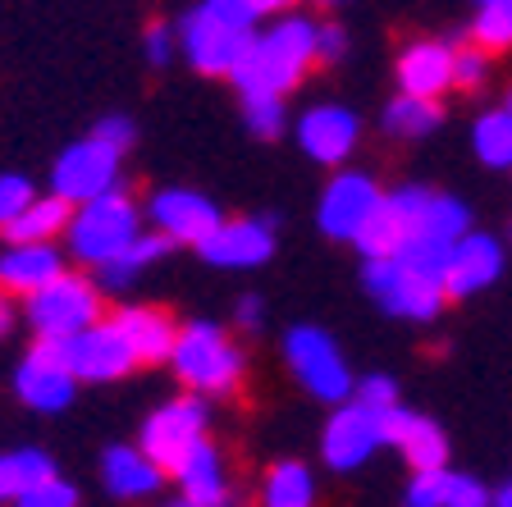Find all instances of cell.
Masks as SVG:
<instances>
[{"label":"cell","mask_w":512,"mask_h":507,"mask_svg":"<svg viewBox=\"0 0 512 507\" xmlns=\"http://www.w3.org/2000/svg\"><path fill=\"white\" fill-rule=\"evenodd\" d=\"M55 476V466L46 453L37 448H14V453H0V498H23L28 489H37L42 480Z\"/></svg>","instance_id":"29"},{"label":"cell","mask_w":512,"mask_h":507,"mask_svg":"<svg viewBox=\"0 0 512 507\" xmlns=\"http://www.w3.org/2000/svg\"><path fill=\"white\" fill-rule=\"evenodd\" d=\"M206 10H215L220 19L238 23V28H256V19H261V0H206Z\"/></svg>","instance_id":"38"},{"label":"cell","mask_w":512,"mask_h":507,"mask_svg":"<svg viewBox=\"0 0 512 507\" xmlns=\"http://www.w3.org/2000/svg\"><path fill=\"white\" fill-rule=\"evenodd\" d=\"M60 348L64 366L74 370L78 380H92V384H106V380H119L128 370L138 366L128 338L119 334V325H87L69 338H51Z\"/></svg>","instance_id":"9"},{"label":"cell","mask_w":512,"mask_h":507,"mask_svg":"<svg viewBox=\"0 0 512 507\" xmlns=\"http://www.w3.org/2000/svg\"><path fill=\"white\" fill-rule=\"evenodd\" d=\"M343 51H348V32H343L339 23H320L316 28V60L334 64V60H343Z\"/></svg>","instance_id":"39"},{"label":"cell","mask_w":512,"mask_h":507,"mask_svg":"<svg viewBox=\"0 0 512 507\" xmlns=\"http://www.w3.org/2000/svg\"><path fill=\"white\" fill-rule=\"evenodd\" d=\"M19 503H28V507H74V503H78V489L51 476V480H42L37 489H28Z\"/></svg>","instance_id":"36"},{"label":"cell","mask_w":512,"mask_h":507,"mask_svg":"<svg viewBox=\"0 0 512 507\" xmlns=\"http://www.w3.org/2000/svg\"><path fill=\"white\" fill-rule=\"evenodd\" d=\"M243 115H247V128L256 138H275L284 128V96L275 92H247L243 96Z\"/></svg>","instance_id":"33"},{"label":"cell","mask_w":512,"mask_h":507,"mask_svg":"<svg viewBox=\"0 0 512 507\" xmlns=\"http://www.w3.org/2000/svg\"><path fill=\"white\" fill-rule=\"evenodd\" d=\"M288 5H293V0H261V10H266V14L270 10H288Z\"/></svg>","instance_id":"45"},{"label":"cell","mask_w":512,"mask_h":507,"mask_svg":"<svg viewBox=\"0 0 512 507\" xmlns=\"http://www.w3.org/2000/svg\"><path fill=\"white\" fill-rule=\"evenodd\" d=\"M389 448H398L412 471H430V466L448 462V434L430 416L403 412V407L389 412Z\"/></svg>","instance_id":"20"},{"label":"cell","mask_w":512,"mask_h":507,"mask_svg":"<svg viewBox=\"0 0 512 507\" xmlns=\"http://www.w3.org/2000/svg\"><path fill=\"white\" fill-rule=\"evenodd\" d=\"M398 92L439 96L453 92V42H412L398 55Z\"/></svg>","instance_id":"19"},{"label":"cell","mask_w":512,"mask_h":507,"mask_svg":"<svg viewBox=\"0 0 512 507\" xmlns=\"http://www.w3.org/2000/svg\"><path fill=\"white\" fill-rule=\"evenodd\" d=\"M74 384H78V375L64 366L60 348H55L51 338H42L23 357L19 375H14V389H19V398L28 402L32 412H64L74 402Z\"/></svg>","instance_id":"14"},{"label":"cell","mask_w":512,"mask_h":507,"mask_svg":"<svg viewBox=\"0 0 512 507\" xmlns=\"http://www.w3.org/2000/svg\"><path fill=\"white\" fill-rule=\"evenodd\" d=\"M407 507H485L490 494L485 485H476L462 471H448L444 466H430V471H412V485H407Z\"/></svg>","instance_id":"21"},{"label":"cell","mask_w":512,"mask_h":507,"mask_svg":"<svg viewBox=\"0 0 512 507\" xmlns=\"http://www.w3.org/2000/svg\"><path fill=\"white\" fill-rule=\"evenodd\" d=\"M170 361L179 370V380L197 393H224V389H234L238 375H243V352L215 325H206V320L188 325L174 338Z\"/></svg>","instance_id":"6"},{"label":"cell","mask_w":512,"mask_h":507,"mask_svg":"<svg viewBox=\"0 0 512 507\" xmlns=\"http://www.w3.org/2000/svg\"><path fill=\"white\" fill-rule=\"evenodd\" d=\"M471 229L467 201L435 188H398L384 192L375 215L362 224L352 247L362 256H394L412 243H458Z\"/></svg>","instance_id":"1"},{"label":"cell","mask_w":512,"mask_h":507,"mask_svg":"<svg viewBox=\"0 0 512 507\" xmlns=\"http://www.w3.org/2000/svg\"><path fill=\"white\" fill-rule=\"evenodd\" d=\"M238 325L243 329L261 325V302H256V297H243V302H238Z\"/></svg>","instance_id":"42"},{"label":"cell","mask_w":512,"mask_h":507,"mask_svg":"<svg viewBox=\"0 0 512 507\" xmlns=\"http://www.w3.org/2000/svg\"><path fill=\"white\" fill-rule=\"evenodd\" d=\"M380 197L384 192H380V183H375L371 174L348 169V174L330 179L325 197H320V211H316L320 233H325V238H339V243H352V238L362 233V224L375 215Z\"/></svg>","instance_id":"12"},{"label":"cell","mask_w":512,"mask_h":507,"mask_svg":"<svg viewBox=\"0 0 512 507\" xmlns=\"http://www.w3.org/2000/svg\"><path fill=\"white\" fill-rule=\"evenodd\" d=\"M508 110H512V92H508Z\"/></svg>","instance_id":"47"},{"label":"cell","mask_w":512,"mask_h":507,"mask_svg":"<svg viewBox=\"0 0 512 507\" xmlns=\"http://www.w3.org/2000/svg\"><path fill=\"white\" fill-rule=\"evenodd\" d=\"M494 503H499V507H512V485H503L499 494H494Z\"/></svg>","instance_id":"44"},{"label":"cell","mask_w":512,"mask_h":507,"mask_svg":"<svg viewBox=\"0 0 512 507\" xmlns=\"http://www.w3.org/2000/svg\"><path fill=\"white\" fill-rule=\"evenodd\" d=\"M485 78H490V51L476 42L453 46V87H458V92H476Z\"/></svg>","instance_id":"34"},{"label":"cell","mask_w":512,"mask_h":507,"mask_svg":"<svg viewBox=\"0 0 512 507\" xmlns=\"http://www.w3.org/2000/svg\"><path fill=\"white\" fill-rule=\"evenodd\" d=\"M389 412L394 407H366L362 398H343L339 412L330 416L325 434H320V457L330 471H357L366 466L380 448H389Z\"/></svg>","instance_id":"5"},{"label":"cell","mask_w":512,"mask_h":507,"mask_svg":"<svg viewBox=\"0 0 512 507\" xmlns=\"http://www.w3.org/2000/svg\"><path fill=\"white\" fill-rule=\"evenodd\" d=\"M357 133H362V124H357V115H352L348 106H311L307 115L298 119L302 151H307L311 160H320V165L348 160L352 147H357Z\"/></svg>","instance_id":"17"},{"label":"cell","mask_w":512,"mask_h":507,"mask_svg":"<svg viewBox=\"0 0 512 507\" xmlns=\"http://www.w3.org/2000/svg\"><path fill=\"white\" fill-rule=\"evenodd\" d=\"M444 124V106H439V96H416V92H398L389 106H384V133L389 138H426L435 128Z\"/></svg>","instance_id":"27"},{"label":"cell","mask_w":512,"mask_h":507,"mask_svg":"<svg viewBox=\"0 0 512 507\" xmlns=\"http://www.w3.org/2000/svg\"><path fill=\"white\" fill-rule=\"evenodd\" d=\"M10 325H14V307H10V297L0 293V338L10 334Z\"/></svg>","instance_id":"43"},{"label":"cell","mask_w":512,"mask_h":507,"mask_svg":"<svg viewBox=\"0 0 512 507\" xmlns=\"http://www.w3.org/2000/svg\"><path fill=\"white\" fill-rule=\"evenodd\" d=\"M471 42L485 46L490 55L512 51V0H480L471 19Z\"/></svg>","instance_id":"32"},{"label":"cell","mask_w":512,"mask_h":507,"mask_svg":"<svg viewBox=\"0 0 512 507\" xmlns=\"http://www.w3.org/2000/svg\"><path fill=\"white\" fill-rule=\"evenodd\" d=\"M179 42H183V55L192 60V69L202 74H234L238 55L243 46L252 42V28H238V23L220 19L215 10H192L179 28Z\"/></svg>","instance_id":"11"},{"label":"cell","mask_w":512,"mask_h":507,"mask_svg":"<svg viewBox=\"0 0 512 507\" xmlns=\"http://www.w3.org/2000/svg\"><path fill=\"white\" fill-rule=\"evenodd\" d=\"M115 325H119V334L128 338V348H133V357H138V361H147V366L170 361L179 329H174V320L165 316V311L128 307V311H119V316H115Z\"/></svg>","instance_id":"22"},{"label":"cell","mask_w":512,"mask_h":507,"mask_svg":"<svg viewBox=\"0 0 512 507\" xmlns=\"http://www.w3.org/2000/svg\"><path fill=\"white\" fill-rule=\"evenodd\" d=\"M170 51H174V32L165 28V23H151V28H147V60L151 64H165V60H170Z\"/></svg>","instance_id":"41"},{"label":"cell","mask_w":512,"mask_h":507,"mask_svg":"<svg viewBox=\"0 0 512 507\" xmlns=\"http://www.w3.org/2000/svg\"><path fill=\"white\" fill-rule=\"evenodd\" d=\"M362 284L380 302V311H389L398 320H435L448 302L444 275L403 261V256H366Z\"/></svg>","instance_id":"3"},{"label":"cell","mask_w":512,"mask_h":507,"mask_svg":"<svg viewBox=\"0 0 512 507\" xmlns=\"http://www.w3.org/2000/svg\"><path fill=\"white\" fill-rule=\"evenodd\" d=\"M471 147H476V160L490 169H512V110H485L471 128Z\"/></svg>","instance_id":"28"},{"label":"cell","mask_w":512,"mask_h":507,"mask_svg":"<svg viewBox=\"0 0 512 507\" xmlns=\"http://www.w3.org/2000/svg\"><path fill=\"white\" fill-rule=\"evenodd\" d=\"M311 60H316V23L302 19V14H293V19H279L270 32H261V37H252V42L243 46V55H238L234 64V83L238 92H275L284 96L288 87H298L302 74L311 69Z\"/></svg>","instance_id":"2"},{"label":"cell","mask_w":512,"mask_h":507,"mask_svg":"<svg viewBox=\"0 0 512 507\" xmlns=\"http://www.w3.org/2000/svg\"><path fill=\"white\" fill-rule=\"evenodd\" d=\"M270 507H307L316 498V480L302 462H279L266 476V489H261Z\"/></svg>","instance_id":"31"},{"label":"cell","mask_w":512,"mask_h":507,"mask_svg":"<svg viewBox=\"0 0 512 507\" xmlns=\"http://www.w3.org/2000/svg\"><path fill=\"white\" fill-rule=\"evenodd\" d=\"M284 361L316 402H334V407H339L343 398H352V370H348V361H343L339 343H334L325 329H316V325L288 329Z\"/></svg>","instance_id":"7"},{"label":"cell","mask_w":512,"mask_h":507,"mask_svg":"<svg viewBox=\"0 0 512 507\" xmlns=\"http://www.w3.org/2000/svg\"><path fill=\"white\" fill-rule=\"evenodd\" d=\"M96 138L110 142L115 151H128V147H133V124H128V119H119V115H110V119H101V124H96Z\"/></svg>","instance_id":"40"},{"label":"cell","mask_w":512,"mask_h":507,"mask_svg":"<svg viewBox=\"0 0 512 507\" xmlns=\"http://www.w3.org/2000/svg\"><path fill=\"white\" fill-rule=\"evenodd\" d=\"M96 316H101L96 288L78 275H64V270L37 293H28V325L37 329V338H69L96 325Z\"/></svg>","instance_id":"8"},{"label":"cell","mask_w":512,"mask_h":507,"mask_svg":"<svg viewBox=\"0 0 512 507\" xmlns=\"http://www.w3.org/2000/svg\"><path fill=\"white\" fill-rule=\"evenodd\" d=\"M197 247L220 270H256L275 256V229L266 220H220Z\"/></svg>","instance_id":"16"},{"label":"cell","mask_w":512,"mask_h":507,"mask_svg":"<svg viewBox=\"0 0 512 507\" xmlns=\"http://www.w3.org/2000/svg\"><path fill=\"white\" fill-rule=\"evenodd\" d=\"M101 476H106V489L119 498H147L156 494L165 466L147 453V448H110L106 462H101Z\"/></svg>","instance_id":"25"},{"label":"cell","mask_w":512,"mask_h":507,"mask_svg":"<svg viewBox=\"0 0 512 507\" xmlns=\"http://www.w3.org/2000/svg\"><path fill=\"white\" fill-rule=\"evenodd\" d=\"M476 5H480V0H476Z\"/></svg>","instance_id":"48"},{"label":"cell","mask_w":512,"mask_h":507,"mask_svg":"<svg viewBox=\"0 0 512 507\" xmlns=\"http://www.w3.org/2000/svg\"><path fill=\"white\" fill-rule=\"evenodd\" d=\"M69 206H74V201H64L60 192H55V197H32L28 211H19L0 233H5L10 243H51L55 233L69 229Z\"/></svg>","instance_id":"26"},{"label":"cell","mask_w":512,"mask_h":507,"mask_svg":"<svg viewBox=\"0 0 512 507\" xmlns=\"http://www.w3.org/2000/svg\"><path fill=\"white\" fill-rule=\"evenodd\" d=\"M165 252H170V238H165V233H138V238H133V243H128L124 252L115 256V261L96 265V270H101V284H106V288L128 284V279L138 275V270H147V265L160 261Z\"/></svg>","instance_id":"30"},{"label":"cell","mask_w":512,"mask_h":507,"mask_svg":"<svg viewBox=\"0 0 512 507\" xmlns=\"http://www.w3.org/2000/svg\"><path fill=\"white\" fill-rule=\"evenodd\" d=\"M170 476L179 480L183 503H192V507H215V503L229 498V485H224V462H220V453H215L206 439L192 448L179 466H174Z\"/></svg>","instance_id":"24"},{"label":"cell","mask_w":512,"mask_h":507,"mask_svg":"<svg viewBox=\"0 0 512 507\" xmlns=\"http://www.w3.org/2000/svg\"><path fill=\"white\" fill-rule=\"evenodd\" d=\"M503 265H508V256H503L499 238H490V233H480V229H467L458 243H453V252H448V270H444L448 297L485 293V288L503 275Z\"/></svg>","instance_id":"15"},{"label":"cell","mask_w":512,"mask_h":507,"mask_svg":"<svg viewBox=\"0 0 512 507\" xmlns=\"http://www.w3.org/2000/svg\"><path fill=\"white\" fill-rule=\"evenodd\" d=\"M32 197H37V192H32L28 179H19V174H0V229H5L19 211H28Z\"/></svg>","instance_id":"35"},{"label":"cell","mask_w":512,"mask_h":507,"mask_svg":"<svg viewBox=\"0 0 512 507\" xmlns=\"http://www.w3.org/2000/svg\"><path fill=\"white\" fill-rule=\"evenodd\" d=\"M325 5H343V0H325Z\"/></svg>","instance_id":"46"},{"label":"cell","mask_w":512,"mask_h":507,"mask_svg":"<svg viewBox=\"0 0 512 507\" xmlns=\"http://www.w3.org/2000/svg\"><path fill=\"white\" fill-rule=\"evenodd\" d=\"M202 439H206V407L197 398L165 402V407L142 425V448H147L165 471H174Z\"/></svg>","instance_id":"13"},{"label":"cell","mask_w":512,"mask_h":507,"mask_svg":"<svg viewBox=\"0 0 512 507\" xmlns=\"http://www.w3.org/2000/svg\"><path fill=\"white\" fill-rule=\"evenodd\" d=\"M119 156H124V151H115L110 142L96 138V133L87 142H74V147L55 160V179H51L55 192H60L64 201H74V206L101 197V192H115Z\"/></svg>","instance_id":"10"},{"label":"cell","mask_w":512,"mask_h":507,"mask_svg":"<svg viewBox=\"0 0 512 507\" xmlns=\"http://www.w3.org/2000/svg\"><path fill=\"white\" fill-rule=\"evenodd\" d=\"M60 270V252L51 243H14L10 252H0V288L10 293H37Z\"/></svg>","instance_id":"23"},{"label":"cell","mask_w":512,"mask_h":507,"mask_svg":"<svg viewBox=\"0 0 512 507\" xmlns=\"http://www.w3.org/2000/svg\"><path fill=\"white\" fill-rule=\"evenodd\" d=\"M142 233L138 206L119 192H101V197L83 201V211L69 220V247L83 265H106L124 252Z\"/></svg>","instance_id":"4"},{"label":"cell","mask_w":512,"mask_h":507,"mask_svg":"<svg viewBox=\"0 0 512 507\" xmlns=\"http://www.w3.org/2000/svg\"><path fill=\"white\" fill-rule=\"evenodd\" d=\"M352 398H362L366 407H398V384L389 375H366L362 384H352Z\"/></svg>","instance_id":"37"},{"label":"cell","mask_w":512,"mask_h":507,"mask_svg":"<svg viewBox=\"0 0 512 507\" xmlns=\"http://www.w3.org/2000/svg\"><path fill=\"white\" fill-rule=\"evenodd\" d=\"M151 224H156L170 243H202L206 233L220 224V211H215L202 192L165 188L151 197Z\"/></svg>","instance_id":"18"}]
</instances>
